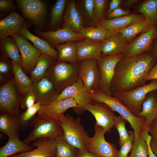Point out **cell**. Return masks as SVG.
I'll list each match as a JSON object with an SVG mask.
<instances>
[{"label": "cell", "mask_w": 157, "mask_h": 157, "mask_svg": "<svg viewBox=\"0 0 157 157\" xmlns=\"http://www.w3.org/2000/svg\"><path fill=\"white\" fill-rule=\"evenodd\" d=\"M157 59V56L152 51L122 58L115 68L111 84L112 95L131 90L145 84Z\"/></svg>", "instance_id": "1"}, {"label": "cell", "mask_w": 157, "mask_h": 157, "mask_svg": "<svg viewBox=\"0 0 157 157\" xmlns=\"http://www.w3.org/2000/svg\"><path fill=\"white\" fill-rule=\"evenodd\" d=\"M79 65L56 60L48 69L45 77L51 82L59 94L79 79Z\"/></svg>", "instance_id": "2"}, {"label": "cell", "mask_w": 157, "mask_h": 157, "mask_svg": "<svg viewBox=\"0 0 157 157\" xmlns=\"http://www.w3.org/2000/svg\"><path fill=\"white\" fill-rule=\"evenodd\" d=\"M89 92L92 101L105 104L113 111L118 113L128 122L133 130L135 138L140 135L144 124L145 119L144 117H138L133 114L121 101L116 97L107 95L98 89Z\"/></svg>", "instance_id": "3"}, {"label": "cell", "mask_w": 157, "mask_h": 157, "mask_svg": "<svg viewBox=\"0 0 157 157\" xmlns=\"http://www.w3.org/2000/svg\"><path fill=\"white\" fill-rule=\"evenodd\" d=\"M59 121L66 141L79 150L85 149L90 137L81 123L80 118L74 119L67 114L62 116Z\"/></svg>", "instance_id": "4"}, {"label": "cell", "mask_w": 157, "mask_h": 157, "mask_svg": "<svg viewBox=\"0 0 157 157\" xmlns=\"http://www.w3.org/2000/svg\"><path fill=\"white\" fill-rule=\"evenodd\" d=\"M29 126L33 127V129L23 140L28 144L40 138L54 139L58 136L64 135L59 120L47 119L38 115L31 120Z\"/></svg>", "instance_id": "5"}, {"label": "cell", "mask_w": 157, "mask_h": 157, "mask_svg": "<svg viewBox=\"0 0 157 157\" xmlns=\"http://www.w3.org/2000/svg\"><path fill=\"white\" fill-rule=\"evenodd\" d=\"M144 84L131 90L115 93L113 96L118 98L133 114L137 116L141 110L142 103L149 92L157 91V79L151 80Z\"/></svg>", "instance_id": "6"}, {"label": "cell", "mask_w": 157, "mask_h": 157, "mask_svg": "<svg viewBox=\"0 0 157 157\" xmlns=\"http://www.w3.org/2000/svg\"><path fill=\"white\" fill-rule=\"evenodd\" d=\"M125 56L123 53L101 56L97 60L99 69L101 80L98 90L103 93L112 96L111 84L115 67Z\"/></svg>", "instance_id": "7"}, {"label": "cell", "mask_w": 157, "mask_h": 157, "mask_svg": "<svg viewBox=\"0 0 157 157\" xmlns=\"http://www.w3.org/2000/svg\"><path fill=\"white\" fill-rule=\"evenodd\" d=\"M23 97L17 90L13 77L0 87V112L12 115L19 114V108Z\"/></svg>", "instance_id": "8"}, {"label": "cell", "mask_w": 157, "mask_h": 157, "mask_svg": "<svg viewBox=\"0 0 157 157\" xmlns=\"http://www.w3.org/2000/svg\"><path fill=\"white\" fill-rule=\"evenodd\" d=\"M78 74L85 87L89 92L98 89L101 76L97 60L88 59L80 61Z\"/></svg>", "instance_id": "9"}, {"label": "cell", "mask_w": 157, "mask_h": 157, "mask_svg": "<svg viewBox=\"0 0 157 157\" xmlns=\"http://www.w3.org/2000/svg\"><path fill=\"white\" fill-rule=\"evenodd\" d=\"M11 36L16 42L20 50L22 69L26 74L29 73L35 67L37 60L42 53L19 33L14 34Z\"/></svg>", "instance_id": "10"}, {"label": "cell", "mask_w": 157, "mask_h": 157, "mask_svg": "<svg viewBox=\"0 0 157 157\" xmlns=\"http://www.w3.org/2000/svg\"><path fill=\"white\" fill-rule=\"evenodd\" d=\"M94 130V134L90 137L85 149L101 157H116L118 151L113 144L106 140L103 129L95 124Z\"/></svg>", "instance_id": "11"}, {"label": "cell", "mask_w": 157, "mask_h": 157, "mask_svg": "<svg viewBox=\"0 0 157 157\" xmlns=\"http://www.w3.org/2000/svg\"><path fill=\"white\" fill-rule=\"evenodd\" d=\"M84 110L93 115L96 120L95 124L101 127L105 133L109 132L114 126L116 115L105 104L93 101L84 107Z\"/></svg>", "instance_id": "12"}, {"label": "cell", "mask_w": 157, "mask_h": 157, "mask_svg": "<svg viewBox=\"0 0 157 157\" xmlns=\"http://www.w3.org/2000/svg\"><path fill=\"white\" fill-rule=\"evenodd\" d=\"M78 107L76 101L73 98L56 99L51 102L41 104L38 115L51 119L59 120L64 115V113L70 108Z\"/></svg>", "instance_id": "13"}, {"label": "cell", "mask_w": 157, "mask_h": 157, "mask_svg": "<svg viewBox=\"0 0 157 157\" xmlns=\"http://www.w3.org/2000/svg\"><path fill=\"white\" fill-rule=\"evenodd\" d=\"M156 39L157 26H154L129 44L123 53L125 57H131L152 51L153 41Z\"/></svg>", "instance_id": "14"}, {"label": "cell", "mask_w": 157, "mask_h": 157, "mask_svg": "<svg viewBox=\"0 0 157 157\" xmlns=\"http://www.w3.org/2000/svg\"><path fill=\"white\" fill-rule=\"evenodd\" d=\"M33 32L51 45L55 46L65 42L80 41L85 39L74 31L71 27L67 24H64L62 28L55 31H42L35 30Z\"/></svg>", "instance_id": "15"}, {"label": "cell", "mask_w": 157, "mask_h": 157, "mask_svg": "<svg viewBox=\"0 0 157 157\" xmlns=\"http://www.w3.org/2000/svg\"><path fill=\"white\" fill-rule=\"evenodd\" d=\"M68 98H73L76 101L78 107L75 110L78 113L84 111V107L93 101L89 92L85 87L79 78L73 84L67 88L59 94L56 99Z\"/></svg>", "instance_id": "16"}, {"label": "cell", "mask_w": 157, "mask_h": 157, "mask_svg": "<svg viewBox=\"0 0 157 157\" xmlns=\"http://www.w3.org/2000/svg\"><path fill=\"white\" fill-rule=\"evenodd\" d=\"M16 1L24 15L34 24L40 25L44 22L47 9L43 1L40 0Z\"/></svg>", "instance_id": "17"}, {"label": "cell", "mask_w": 157, "mask_h": 157, "mask_svg": "<svg viewBox=\"0 0 157 157\" xmlns=\"http://www.w3.org/2000/svg\"><path fill=\"white\" fill-rule=\"evenodd\" d=\"M34 148L30 151L15 154L9 157H55L56 151L55 139L48 138L38 139L33 142Z\"/></svg>", "instance_id": "18"}, {"label": "cell", "mask_w": 157, "mask_h": 157, "mask_svg": "<svg viewBox=\"0 0 157 157\" xmlns=\"http://www.w3.org/2000/svg\"><path fill=\"white\" fill-rule=\"evenodd\" d=\"M36 98V103L41 104L49 103L56 99L59 94L51 82L44 77L35 83H33L31 88Z\"/></svg>", "instance_id": "19"}, {"label": "cell", "mask_w": 157, "mask_h": 157, "mask_svg": "<svg viewBox=\"0 0 157 157\" xmlns=\"http://www.w3.org/2000/svg\"><path fill=\"white\" fill-rule=\"evenodd\" d=\"M25 26L24 18L16 12H11L0 21V40L19 33Z\"/></svg>", "instance_id": "20"}, {"label": "cell", "mask_w": 157, "mask_h": 157, "mask_svg": "<svg viewBox=\"0 0 157 157\" xmlns=\"http://www.w3.org/2000/svg\"><path fill=\"white\" fill-rule=\"evenodd\" d=\"M78 62L86 59L98 60L101 56V41L85 38L76 43Z\"/></svg>", "instance_id": "21"}, {"label": "cell", "mask_w": 157, "mask_h": 157, "mask_svg": "<svg viewBox=\"0 0 157 157\" xmlns=\"http://www.w3.org/2000/svg\"><path fill=\"white\" fill-rule=\"evenodd\" d=\"M127 42L120 33L113 34L101 41V56L123 53Z\"/></svg>", "instance_id": "22"}, {"label": "cell", "mask_w": 157, "mask_h": 157, "mask_svg": "<svg viewBox=\"0 0 157 157\" xmlns=\"http://www.w3.org/2000/svg\"><path fill=\"white\" fill-rule=\"evenodd\" d=\"M137 116L145 119L142 130L149 127L152 121L157 117V91L151 92L147 95L142 109Z\"/></svg>", "instance_id": "23"}, {"label": "cell", "mask_w": 157, "mask_h": 157, "mask_svg": "<svg viewBox=\"0 0 157 157\" xmlns=\"http://www.w3.org/2000/svg\"><path fill=\"white\" fill-rule=\"evenodd\" d=\"M34 148L20 140L19 136H12L8 137L7 143L0 147V157H9L31 151Z\"/></svg>", "instance_id": "24"}, {"label": "cell", "mask_w": 157, "mask_h": 157, "mask_svg": "<svg viewBox=\"0 0 157 157\" xmlns=\"http://www.w3.org/2000/svg\"><path fill=\"white\" fill-rule=\"evenodd\" d=\"M142 18V15L132 14L101 21L99 26L108 30L117 33Z\"/></svg>", "instance_id": "25"}, {"label": "cell", "mask_w": 157, "mask_h": 157, "mask_svg": "<svg viewBox=\"0 0 157 157\" xmlns=\"http://www.w3.org/2000/svg\"><path fill=\"white\" fill-rule=\"evenodd\" d=\"M20 114L12 115L6 113L0 114V131L8 137L19 136V118Z\"/></svg>", "instance_id": "26"}, {"label": "cell", "mask_w": 157, "mask_h": 157, "mask_svg": "<svg viewBox=\"0 0 157 157\" xmlns=\"http://www.w3.org/2000/svg\"><path fill=\"white\" fill-rule=\"evenodd\" d=\"M19 33L32 42L34 46L42 53H46L57 60L58 56V51L47 41L31 33L27 28L26 26Z\"/></svg>", "instance_id": "27"}, {"label": "cell", "mask_w": 157, "mask_h": 157, "mask_svg": "<svg viewBox=\"0 0 157 157\" xmlns=\"http://www.w3.org/2000/svg\"><path fill=\"white\" fill-rule=\"evenodd\" d=\"M0 43V51L2 55L21 66L22 58L20 50L13 38L11 36L8 37L1 40Z\"/></svg>", "instance_id": "28"}, {"label": "cell", "mask_w": 157, "mask_h": 157, "mask_svg": "<svg viewBox=\"0 0 157 157\" xmlns=\"http://www.w3.org/2000/svg\"><path fill=\"white\" fill-rule=\"evenodd\" d=\"M12 63L14 84L19 92L23 97L30 90L33 82L24 72L20 65Z\"/></svg>", "instance_id": "29"}, {"label": "cell", "mask_w": 157, "mask_h": 157, "mask_svg": "<svg viewBox=\"0 0 157 157\" xmlns=\"http://www.w3.org/2000/svg\"><path fill=\"white\" fill-rule=\"evenodd\" d=\"M56 60L49 55L42 53L35 67L29 73L33 83H36L44 77L48 69Z\"/></svg>", "instance_id": "30"}, {"label": "cell", "mask_w": 157, "mask_h": 157, "mask_svg": "<svg viewBox=\"0 0 157 157\" xmlns=\"http://www.w3.org/2000/svg\"><path fill=\"white\" fill-rule=\"evenodd\" d=\"M63 19L67 24L77 32L84 28L82 18L77 9L75 1L70 0L67 3Z\"/></svg>", "instance_id": "31"}, {"label": "cell", "mask_w": 157, "mask_h": 157, "mask_svg": "<svg viewBox=\"0 0 157 157\" xmlns=\"http://www.w3.org/2000/svg\"><path fill=\"white\" fill-rule=\"evenodd\" d=\"M154 26L151 22L142 17L129 26L120 29L117 32L121 34L128 41L138 34L147 31Z\"/></svg>", "instance_id": "32"}, {"label": "cell", "mask_w": 157, "mask_h": 157, "mask_svg": "<svg viewBox=\"0 0 157 157\" xmlns=\"http://www.w3.org/2000/svg\"><path fill=\"white\" fill-rule=\"evenodd\" d=\"M58 53L57 61L69 62L72 64L78 62L77 59L76 43L69 41L55 46Z\"/></svg>", "instance_id": "33"}, {"label": "cell", "mask_w": 157, "mask_h": 157, "mask_svg": "<svg viewBox=\"0 0 157 157\" xmlns=\"http://www.w3.org/2000/svg\"><path fill=\"white\" fill-rule=\"evenodd\" d=\"M77 33L84 38L100 41H102L115 33L99 26L96 27H84Z\"/></svg>", "instance_id": "34"}, {"label": "cell", "mask_w": 157, "mask_h": 157, "mask_svg": "<svg viewBox=\"0 0 157 157\" xmlns=\"http://www.w3.org/2000/svg\"><path fill=\"white\" fill-rule=\"evenodd\" d=\"M57 157H78L79 149L69 144L63 135H60L55 139Z\"/></svg>", "instance_id": "35"}, {"label": "cell", "mask_w": 157, "mask_h": 157, "mask_svg": "<svg viewBox=\"0 0 157 157\" xmlns=\"http://www.w3.org/2000/svg\"><path fill=\"white\" fill-rule=\"evenodd\" d=\"M138 10L146 19L157 26V0L144 1L139 7Z\"/></svg>", "instance_id": "36"}, {"label": "cell", "mask_w": 157, "mask_h": 157, "mask_svg": "<svg viewBox=\"0 0 157 157\" xmlns=\"http://www.w3.org/2000/svg\"><path fill=\"white\" fill-rule=\"evenodd\" d=\"M41 106L40 102H38L20 114L19 118L20 131H26L28 130L30 121L38 113Z\"/></svg>", "instance_id": "37"}, {"label": "cell", "mask_w": 157, "mask_h": 157, "mask_svg": "<svg viewBox=\"0 0 157 157\" xmlns=\"http://www.w3.org/2000/svg\"><path fill=\"white\" fill-rule=\"evenodd\" d=\"M148 154V145L143 137L140 135L134 138L129 157H147Z\"/></svg>", "instance_id": "38"}, {"label": "cell", "mask_w": 157, "mask_h": 157, "mask_svg": "<svg viewBox=\"0 0 157 157\" xmlns=\"http://www.w3.org/2000/svg\"><path fill=\"white\" fill-rule=\"evenodd\" d=\"M68 1L66 0H57L51 10V24L52 26L58 25L62 18Z\"/></svg>", "instance_id": "39"}, {"label": "cell", "mask_w": 157, "mask_h": 157, "mask_svg": "<svg viewBox=\"0 0 157 157\" xmlns=\"http://www.w3.org/2000/svg\"><path fill=\"white\" fill-rule=\"evenodd\" d=\"M126 121L120 115L115 116L114 126L117 131L119 137V143L122 146L128 140L129 138V133L125 127Z\"/></svg>", "instance_id": "40"}, {"label": "cell", "mask_w": 157, "mask_h": 157, "mask_svg": "<svg viewBox=\"0 0 157 157\" xmlns=\"http://www.w3.org/2000/svg\"><path fill=\"white\" fill-rule=\"evenodd\" d=\"M13 74L12 61L8 58L2 55L0 57V74L10 78Z\"/></svg>", "instance_id": "41"}, {"label": "cell", "mask_w": 157, "mask_h": 157, "mask_svg": "<svg viewBox=\"0 0 157 157\" xmlns=\"http://www.w3.org/2000/svg\"><path fill=\"white\" fill-rule=\"evenodd\" d=\"M93 19L95 21L101 19L107 4L106 0H94Z\"/></svg>", "instance_id": "42"}, {"label": "cell", "mask_w": 157, "mask_h": 157, "mask_svg": "<svg viewBox=\"0 0 157 157\" xmlns=\"http://www.w3.org/2000/svg\"><path fill=\"white\" fill-rule=\"evenodd\" d=\"M127 140L122 146L118 151L116 157H128V155L132 149L133 142L135 138L134 132L129 131Z\"/></svg>", "instance_id": "43"}, {"label": "cell", "mask_w": 157, "mask_h": 157, "mask_svg": "<svg viewBox=\"0 0 157 157\" xmlns=\"http://www.w3.org/2000/svg\"><path fill=\"white\" fill-rule=\"evenodd\" d=\"M36 101L34 94L30 88L28 92L23 97L20 106L22 109L26 110L33 106L36 103Z\"/></svg>", "instance_id": "44"}, {"label": "cell", "mask_w": 157, "mask_h": 157, "mask_svg": "<svg viewBox=\"0 0 157 157\" xmlns=\"http://www.w3.org/2000/svg\"><path fill=\"white\" fill-rule=\"evenodd\" d=\"M85 10L88 16L93 19L94 6V0H85L83 1Z\"/></svg>", "instance_id": "45"}, {"label": "cell", "mask_w": 157, "mask_h": 157, "mask_svg": "<svg viewBox=\"0 0 157 157\" xmlns=\"http://www.w3.org/2000/svg\"><path fill=\"white\" fill-rule=\"evenodd\" d=\"M130 15L129 12L119 7L108 14V17L110 19Z\"/></svg>", "instance_id": "46"}, {"label": "cell", "mask_w": 157, "mask_h": 157, "mask_svg": "<svg viewBox=\"0 0 157 157\" xmlns=\"http://www.w3.org/2000/svg\"><path fill=\"white\" fill-rule=\"evenodd\" d=\"M14 2L11 0H0V11L6 13L13 9Z\"/></svg>", "instance_id": "47"}, {"label": "cell", "mask_w": 157, "mask_h": 157, "mask_svg": "<svg viewBox=\"0 0 157 157\" xmlns=\"http://www.w3.org/2000/svg\"><path fill=\"white\" fill-rule=\"evenodd\" d=\"M149 133L152 138L157 141V117L153 120L149 124Z\"/></svg>", "instance_id": "48"}, {"label": "cell", "mask_w": 157, "mask_h": 157, "mask_svg": "<svg viewBox=\"0 0 157 157\" xmlns=\"http://www.w3.org/2000/svg\"><path fill=\"white\" fill-rule=\"evenodd\" d=\"M157 79V62L152 68L146 78V81Z\"/></svg>", "instance_id": "49"}, {"label": "cell", "mask_w": 157, "mask_h": 157, "mask_svg": "<svg viewBox=\"0 0 157 157\" xmlns=\"http://www.w3.org/2000/svg\"><path fill=\"white\" fill-rule=\"evenodd\" d=\"M78 157H101L94 153L88 151L85 149L79 150Z\"/></svg>", "instance_id": "50"}, {"label": "cell", "mask_w": 157, "mask_h": 157, "mask_svg": "<svg viewBox=\"0 0 157 157\" xmlns=\"http://www.w3.org/2000/svg\"><path fill=\"white\" fill-rule=\"evenodd\" d=\"M121 0H112L110 3L108 14L119 7L121 2Z\"/></svg>", "instance_id": "51"}, {"label": "cell", "mask_w": 157, "mask_h": 157, "mask_svg": "<svg viewBox=\"0 0 157 157\" xmlns=\"http://www.w3.org/2000/svg\"><path fill=\"white\" fill-rule=\"evenodd\" d=\"M150 146L152 152L157 157V141L152 138L150 143Z\"/></svg>", "instance_id": "52"}, {"label": "cell", "mask_w": 157, "mask_h": 157, "mask_svg": "<svg viewBox=\"0 0 157 157\" xmlns=\"http://www.w3.org/2000/svg\"><path fill=\"white\" fill-rule=\"evenodd\" d=\"M151 140H148L145 141L148 144L149 147V157H157L156 156L152 151L150 146V143Z\"/></svg>", "instance_id": "53"}, {"label": "cell", "mask_w": 157, "mask_h": 157, "mask_svg": "<svg viewBox=\"0 0 157 157\" xmlns=\"http://www.w3.org/2000/svg\"><path fill=\"white\" fill-rule=\"evenodd\" d=\"M10 79V78L0 74V83L1 84H2L7 82Z\"/></svg>", "instance_id": "54"}, {"label": "cell", "mask_w": 157, "mask_h": 157, "mask_svg": "<svg viewBox=\"0 0 157 157\" xmlns=\"http://www.w3.org/2000/svg\"><path fill=\"white\" fill-rule=\"evenodd\" d=\"M138 1V0H128L125 2L124 5L125 6H130L135 3Z\"/></svg>", "instance_id": "55"}, {"label": "cell", "mask_w": 157, "mask_h": 157, "mask_svg": "<svg viewBox=\"0 0 157 157\" xmlns=\"http://www.w3.org/2000/svg\"><path fill=\"white\" fill-rule=\"evenodd\" d=\"M152 51L157 56V43L154 42L152 44Z\"/></svg>", "instance_id": "56"}, {"label": "cell", "mask_w": 157, "mask_h": 157, "mask_svg": "<svg viewBox=\"0 0 157 157\" xmlns=\"http://www.w3.org/2000/svg\"><path fill=\"white\" fill-rule=\"evenodd\" d=\"M154 42L157 43V40L155 41Z\"/></svg>", "instance_id": "57"}, {"label": "cell", "mask_w": 157, "mask_h": 157, "mask_svg": "<svg viewBox=\"0 0 157 157\" xmlns=\"http://www.w3.org/2000/svg\"><path fill=\"white\" fill-rule=\"evenodd\" d=\"M149 157V156H148V157Z\"/></svg>", "instance_id": "58"}, {"label": "cell", "mask_w": 157, "mask_h": 157, "mask_svg": "<svg viewBox=\"0 0 157 157\" xmlns=\"http://www.w3.org/2000/svg\"><path fill=\"white\" fill-rule=\"evenodd\" d=\"M57 157L56 156V157Z\"/></svg>", "instance_id": "59"}]
</instances>
